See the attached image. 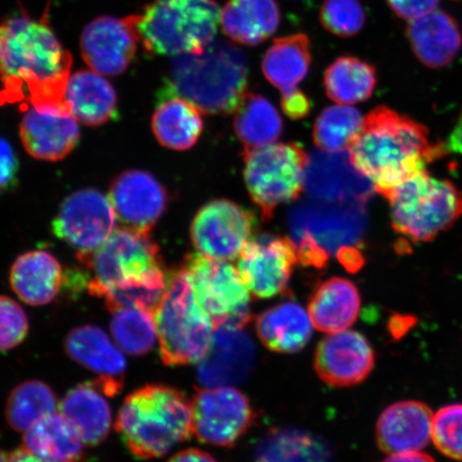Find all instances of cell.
Here are the masks:
<instances>
[{"label":"cell","instance_id":"1","mask_svg":"<svg viewBox=\"0 0 462 462\" xmlns=\"http://www.w3.org/2000/svg\"><path fill=\"white\" fill-rule=\"evenodd\" d=\"M72 56L44 20L21 11L0 23V103L63 106Z\"/></svg>","mask_w":462,"mask_h":462},{"label":"cell","instance_id":"2","mask_svg":"<svg viewBox=\"0 0 462 462\" xmlns=\"http://www.w3.org/2000/svg\"><path fill=\"white\" fill-rule=\"evenodd\" d=\"M352 163L386 198L409 178L446 153V144L432 143L426 126L386 106L373 109L349 143Z\"/></svg>","mask_w":462,"mask_h":462},{"label":"cell","instance_id":"3","mask_svg":"<svg viewBox=\"0 0 462 462\" xmlns=\"http://www.w3.org/2000/svg\"><path fill=\"white\" fill-rule=\"evenodd\" d=\"M116 430L136 458L163 457L194 435L192 402L171 386H143L125 398Z\"/></svg>","mask_w":462,"mask_h":462},{"label":"cell","instance_id":"4","mask_svg":"<svg viewBox=\"0 0 462 462\" xmlns=\"http://www.w3.org/2000/svg\"><path fill=\"white\" fill-rule=\"evenodd\" d=\"M248 60L238 46L213 40L196 54L175 57L164 89L180 96L202 113L236 111L247 92Z\"/></svg>","mask_w":462,"mask_h":462},{"label":"cell","instance_id":"5","mask_svg":"<svg viewBox=\"0 0 462 462\" xmlns=\"http://www.w3.org/2000/svg\"><path fill=\"white\" fill-rule=\"evenodd\" d=\"M154 319L165 365L199 363L209 351L215 327L196 298L186 268L173 270L167 276L166 292Z\"/></svg>","mask_w":462,"mask_h":462},{"label":"cell","instance_id":"6","mask_svg":"<svg viewBox=\"0 0 462 462\" xmlns=\"http://www.w3.org/2000/svg\"><path fill=\"white\" fill-rule=\"evenodd\" d=\"M219 21L215 0H157L141 15L138 32L149 54L177 57L204 51Z\"/></svg>","mask_w":462,"mask_h":462},{"label":"cell","instance_id":"7","mask_svg":"<svg viewBox=\"0 0 462 462\" xmlns=\"http://www.w3.org/2000/svg\"><path fill=\"white\" fill-rule=\"evenodd\" d=\"M385 199L390 201L393 228L414 244L436 239L462 216V192L427 171L409 178Z\"/></svg>","mask_w":462,"mask_h":462},{"label":"cell","instance_id":"8","mask_svg":"<svg viewBox=\"0 0 462 462\" xmlns=\"http://www.w3.org/2000/svg\"><path fill=\"white\" fill-rule=\"evenodd\" d=\"M160 248L149 233L129 228H116L95 252L79 256L91 274L88 291L104 298L112 289L164 273Z\"/></svg>","mask_w":462,"mask_h":462},{"label":"cell","instance_id":"9","mask_svg":"<svg viewBox=\"0 0 462 462\" xmlns=\"http://www.w3.org/2000/svg\"><path fill=\"white\" fill-rule=\"evenodd\" d=\"M242 154L248 193L262 211L263 221H269L277 208L302 193L309 155L293 143L245 148Z\"/></svg>","mask_w":462,"mask_h":462},{"label":"cell","instance_id":"10","mask_svg":"<svg viewBox=\"0 0 462 462\" xmlns=\"http://www.w3.org/2000/svg\"><path fill=\"white\" fill-rule=\"evenodd\" d=\"M289 228L296 245H311L337 256L344 248L359 247L368 226L365 204L300 202L289 212Z\"/></svg>","mask_w":462,"mask_h":462},{"label":"cell","instance_id":"11","mask_svg":"<svg viewBox=\"0 0 462 462\" xmlns=\"http://www.w3.org/2000/svg\"><path fill=\"white\" fill-rule=\"evenodd\" d=\"M184 268L192 279L196 298L215 328H245L251 321L250 291L233 264L198 252L186 257Z\"/></svg>","mask_w":462,"mask_h":462},{"label":"cell","instance_id":"12","mask_svg":"<svg viewBox=\"0 0 462 462\" xmlns=\"http://www.w3.org/2000/svg\"><path fill=\"white\" fill-rule=\"evenodd\" d=\"M192 410L195 437L222 448L234 447L256 419L250 400L230 386L196 389Z\"/></svg>","mask_w":462,"mask_h":462},{"label":"cell","instance_id":"13","mask_svg":"<svg viewBox=\"0 0 462 462\" xmlns=\"http://www.w3.org/2000/svg\"><path fill=\"white\" fill-rule=\"evenodd\" d=\"M257 229L251 210L227 199L208 202L190 224L189 235L202 255L229 262L239 257Z\"/></svg>","mask_w":462,"mask_h":462},{"label":"cell","instance_id":"14","mask_svg":"<svg viewBox=\"0 0 462 462\" xmlns=\"http://www.w3.org/2000/svg\"><path fill=\"white\" fill-rule=\"evenodd\" d=\"M117 221L108 196L95 189H83L62 201L51 230L78 251L79 257L99 248L117 228Z\"/></svg>","mask_w":462,"mask_h":462},{"label":"cell","instance_id":"15","mask_svg":"<svg viewBox=\"0 0 462 462\" xmlns=\"http://www.w3.org/2000/svg\"><path fill=\"white\" fill-rule=\"evenodd\" d=\"M298 262L291 239L265 234L247 242L236 269L254 298L270 299L286 291Z\"/></svg>","mask_w":462,"mask_h":462},{"label":"cell","instance_id":"16","mask_svg":"<svg viewBox=\"0 0 462 462\" xmlns=\"http://www.w3.org/2000/svg\"><path fill=\"white\" fill-rule=\"evenodd\" d=\"M304 189L310 199L330 204H366L375 192L374 184L352 163L348 150L309 155Z\"/></svg>","mask_w":462,"mask_h":462},{"label":"cell","instance_id":"17","mask_svg":"<svg viewBox=\"0 0 462 462\" xmlns=\"http://www.w3.org/2000/svg\"><path fill=\"white\" fill-rule=\"evenodd\" d=\"M141 15L103 16L87 25L80 38L85 62L92 70L107 77L124 73L141 42Z\"/></svg>","mask_w":462,"mask_h":462},{"label":"cell","instance_id":"18","mask_svg":"<svg viewBox=\"0 0 462 462\" xmlns=\"http://www.w3.org/2000/svg\"><path fill=\"white\" fill-rule=\"evenodd\" d=\"M20 134L23 146L32 158L56 162L77 147L80 137L78 120L67 104L25 107Z\"/></svg>","mask_w":462,"mask_h":462},{"label":"cell","instance_id":"19","mask_svg":"<svg viewBox=\"0 0 462 462\" xmlns=\"http://www.w3.org/2000/svg\"><path fill=\"white\" fill-rule=\"evenodd\" d=\"M108 199L123 227L149 233L167 207V193L152 173L129 171L115 179Z\"/></svg>","mask_w":462,"mask_h":462},{"label":"cell","instance_id":"20","mask_svg":"<svg viewBox=\"0 0 462 462\" xmlns=\"http://www.w3.org/2000/svg\"><path fill=\"white\" fill-rule=\"evenodd\" d=\"M314 364L323 383L346 388L362 383L368 377L374 366V354L364 335L345 330L320 340Z\"/></svg>","mask_w":462,"mask_h":462},{"label":"cell","instance_id":"21","mask_svg":"<svg viewBox=\"0 0 462 462\" xmlns=\"http://www.w3.org/2000/svg\"><path fill=\"white\" fill-rule=\"evenodd\" d=\"M255 357V346L244 328H217L209 351L199 363V383L205 388L239 383L251 373Z\"/></svg>","mask_w":462,"mask_h":462},{"label":"cell","instance_id":"22","mask_svg":"<svg viewBox=\"0 0 462 462\" xmlns=\"http://www.w3.org/2000/svg\"><path fill=\"white\" fill-rule=\"evenodd\" d=\"M66 351L72 360L97 374L95 381L108 397L123 389L125 357L99 327L75 328L66 338Z\"/></svg>","mask_w":462,"mask_h":462},{"label":"cell","instance_id":"23","mask_svg":"<svg viewBox=\"0 0 462 462\" xmlns=\"http://www.w3.org/2000/svg\"><path fill=\"white\" fill-rule=\"evenodd\" d=\"M433 413L426 403L404 401L381 413L375 429L378 447L386 454L420 452L431 441Z\"/></svg>","mask_w":462,"mask_h":462},{"label":"cell","instance_id":"24","mask_svg":"<svg viewBox=\"0 0 462 462\" xmlns=\"http://www.w3.org/2000/svg\"><path fill=\"white\" fill-rule=\"evenodd\" d=\"M407 36L414 54L426 67L443 68L457 56L462 46L460 28L441 10L410 21Z\"/></svg>","mask_w":462,"mask_h":462},{"label":"cell","instance_id":"25","mask_svg":"<svg viewBox=\"0 0 462 462\" xmlns=\"http://www.w3.org/2000/svg\"><path fill=\"white\" fill-rule=\"evenodd\" d=\"M63 282L60 262L45 251H32L17 258L10 270V285L16 296L32 306L54 301Z\"/></svg>","mask_w":462,"mask_h":462},{"label":"cell","instance_id":"26","mask_svg":"<svg viewBox=\"0 0 462 462\" xmlns=\"http://www.w3.org/2000/svg\"><path fill=\"white\" fill-rule=\"evenodd\" d=\"M106 397L92 381L75 386L60 402V413L70 421L87 446H99L111 431L112 410Z\"/></svg>","mask_w":462,"mask_h":462},{"label":"cell","instance_id":"27","mask_svg":"<svg viewBox=\"0 0 462 462\" xmlns=\"http://www.w3.org/2000/svg\"><path fill=\"white\" fill-rule=\"evenodd\" d=\"M360 308V293L354 282L332 277L316 287L310 299L309 314L317 330L333 334L354 325Z\"/></svg>","mask_w":462,"mask_h":462},{"label":"cell","instance_id":"28","mask_svg":"<svg viewBox=\"0 0 462 462\" xmlns=\"http://www.w3.org/2000/svg\"><path fill=\"white\" fill-rule=\"evenodd\" d=\"M219 23L231 42L256 46L277 31L281 10L276 0H228Z\"/></svg>","mask_w":462,"mask_h":462},{"label":"cell","instance_id":"29","mask_svg":"<svg viewBox=\"0 0 462 462\" xmlns=\"http://www.w3.org/2000/svg\"><path fill=\"white\" fill-rule=\"evenodd\" d=\"M65 100L74 118L85 125H102L118 114L114 87L97 72L79 71L71 75Z\"/></svg>","mask_w":462,"mask_h":462},{"label":"cell","instance_id":"30","mask_svg":"<svg viewBox=\"0 0 462 462\" xmlns=\"http://www.w3.org/2000/svg\"><path fill=\"white\" fill-rule=\"evenodd\" d=\"M310 314L296 302H284L264 310L256 320L262 343L271 351L296 354L309 344L313 335Z\"/></svg>","mask_w":462,"mask_h":462},{"label":"cell","instance_id":"31","mask_svg":"<svg viewBox=\"0 0 462 462\" xmlns=\"http://www.w3.org/2000/svg\"><path fill=\"white\" fill-rule=\"evenodd\" d=\"M200 113L193 103L163 88L152 117V130L158 142L178 152L192 148L204 126Z\"/></svg>","mask_w":462,"mask_h":462},{"label":"cell","instance_id":"32","mask_svg":"<svg viewBox=\"0 0 462 462\" xmlns=\"http://www.w3.org/2000/svg\"><path fill=\"white\" fill-rule=\"evenodd\" d=\"M311 63L310 40L304 33L277 38L263 60V72L282 96L298 91L308 77Z\"/></svg>","mask_w":462,"mask_h":462},{"label":"cell","instance_id":"33","mask_svg":"<svg viewBox=\"0 0 462 462\" xmlns=\"http://www.w3.org/2000/svg\"><path fill=\"white\" fill-rule=\"evenodd\" d=\"M24 448L49 462H84V442L63 415L51 414L25 431Z\"/></svg>","mask_w":462,"mask_h":462},{"label":"cell","instance_id":"34","mask_svg":"<svg viewBox=\"0 0 462 462\" xmlns=\"http://www.w3.org/2000/svg\"><path fill=\"white\" fill-rule=\"evenodd\" d=\"M255 462H333V454L325 441L309 432L275 429L258 443Z\"/></svg>","mask_w":462,"mask_h":462},{"label":"cell","instance_id":"35","mask_svg":"<svg viewBox=\"0 0 462 462\" xmlns=\"http://www.w3.org/2000/svg\"><path fill=\"white\" fill-rule=\"evenodd\" d=\"M323 82L327 95L332 101L356 104L373 96L377 74L374 66L359 58L343 56L328 67Z\"/></svg>","mask_w":462,"mask_h":462},{"label":"cell","instance_id":"36","mask_svg":"<svg viewBox=\"0 0 462 462\" xmlns=\"http://www.w3.org/2000/svg\"><path fill=\"white\" fill-rule=\"evenodd\" d=\"M236 112V134L245 148L264 147L279 140L282 120L273 103L262 95L246 92Z\"/></svg>","mask_w":462,"mask_h":462},{"label":"cell","instance_id":"37","mask_svg":"<svg viewBox=\"0 0 462 462\" xmlns=\"http://www.w3.org/2000/svg\"><path fill=\"white\" fill-rule=\"evenodd\" d=\"M57 409L53 390L42 381L32 380L17 385L11 392L5 406V418L11 429L27 431Z\"/></svg>","mask_w":462,"mask_h":462},{"label":"cell","instance_id":"38","mask_svg":"<svg viewBox=\"0 0 462 462\" xmlns=\"http://www.w3.org/2000/svg\"><path fill=\"white\" fill-rule=\"evenodd\" d=\"M113 314L111 330L121 349L131 356H143L158 340L154 315L138 308H120Z\"/></svg>","mask_w":462,"mask_h":462},{"label":"cell","instance_id":"39","mask_svg":"<svg viewBox=\"0 0 462 462\" xmlns=\"http://www.w3.org/2000/svg\"><path fill=\"white\" fill-rule=\"evenodd\" d=\"M363 120L355 107L343 104L328 107L316 121L314 142L325 152H343L361 131Z\"/></svg>","mask_w":462,"mask_h":462},{"label":"cell","instance_id":"40","mask_svg":"<svg viewBox=\"0 0 462 462\" xmlns=\"http://www.w3.org/2000/svg\"><path fill=\"white\" fill-rule=\"evenodd\" d=\"M431 441L447 457L462 461V404L454 403L433 414Z\"/></svg>","mask_w":462,"mask_h":462},{"label":"cell","instance_id":"41","mask_svg":"<svg viewBox=\"0 0 462 462\" xmlns=\"http://www.w3.org/2000/svg\"><path fill=\"white\" fill-rule=\"evenodd\" d=\"M366 14L360 0H326L320 22L328 32L342 38L354 37L365 25Z\"/></svg>","mask_w":462,"mask_h":462},{"label":"cell","instance_id":"42","mask_svg":"<svg viewBox=\"0 0 462 462\" xmlns=\"http://www.w3.org/2000/svg\"><path fill=\"white\" fill-rule=\"evenodd\" d=\"M28 330L24 310L13 299L0 296V352L9 351L23 343Z\"/></svg>","mask_w":462,"mask_h":462},{"label":"cell","instance_id":"43","mask_svg":"<svg viewBox=\"0 0 462 462\" xmlns=\"http://www.w3.org/2000/svg\"><path fill=\"white\" fill-rule=\"evenodd\" d=\"M19 171L20 163L13 146L0 138V195L16 187Z\"/></svg>","mask_w":462,"mask_h":462},{"label":"cell","instance_id":"44","mask_svg":"<svg viewBox=\"0 0 462 462\" xmlns=\"http://www.w3.org/2000/svg\"><path fill=\"white\" fill-rule=\"evenodd\" d=\"M401 19L413 21L436 10L440 0H386Z\"/></svg>","mask_w":462,"mask_h":462},{"label":"cell","instance_id":"45","mask_svg":"<svg viewBox=\"0 0 462 462\" xmlns=\"http://www.w3.org/2000/svg\"><path fill=\"white\" fill-rule=\"evenodd\" d=\"M282 108L289 118L298 120L304 118L310 111V102L302 91L282 97Z\"/></svg>","mask_w":462,"mask_h":462},{"label":"cell","instance_id":"46","mask_svg":"<svg viewBox=\"0 0 462 462\" xmlns=\"http://www.w3.org/2000/svg\"><path fill=\"white\" fill-rule=\"evenodd\" d=\"M337 257L349 273H356L364 264V257L359 247L344 248L338 252Z\"/></svg>","mask_w":462,"mask_h":462},{"label":"cell","instance_id":"47","mask_svg":"<svg viewBox=\"0 0 462 462\" xmlns=\"http://www.w3.org/2000/svg\"><path fill=\"white\" fill-rule=\"evenodd\" d=\"M169 462H217L211 455L198 448L184 449L172 456Z\"/></svg>","mask_w":462,"mask_h":462},{"label":"cell","instance_id":"48","mask_svg":"<svg viewBox=\"0 0 462 462\" xmlns=\"http://www.w3.org/2000/svg\"><path fill=\"white\" fill-rule=\"evenodd\" d=\"M383 462H436L430 456L421 452L392 454Z\"/></svg>","mask_w":462,"mask_h":462},{"label":"cell","instance_id":"49","mask_svg":"<svg viewBox=\"0 0 462 462\" xmlns=\"http://www.w3.org/2000/svg\"><path fill=\"white\" fill-rule=\"evenodd\" d=\"M446 147L449 152L462 155V114L456 124L452 134L449 135Z\"/></svg>","mask_w":462,"mask_h":462},{"label":"cell","instance_id":"50","mask_svg":"<svg viewBox=\"0 0 462 462\" xmlns=\"http://www.w3.org/2000/svg\"><path fill=\"white\" fill-rule=\"evenodd\" d=\"M7 462H49L37 457L24 447L14 450L7 456Z\"/></svg>","mask_w":462,"mask_h":462},{"label":"cell","instance_id":"51","mask_svg":"<svg viewBox=\"0 0 462 462\" xmlns=\"http://www.w3.org/2000/svg\"><path fill=\"white\" fill-rule=\"evenodd\" d=\"M0 462H7V455L0 450Z\"/></svg>","mask_w":462,"mask_h":462}]
</instances>
